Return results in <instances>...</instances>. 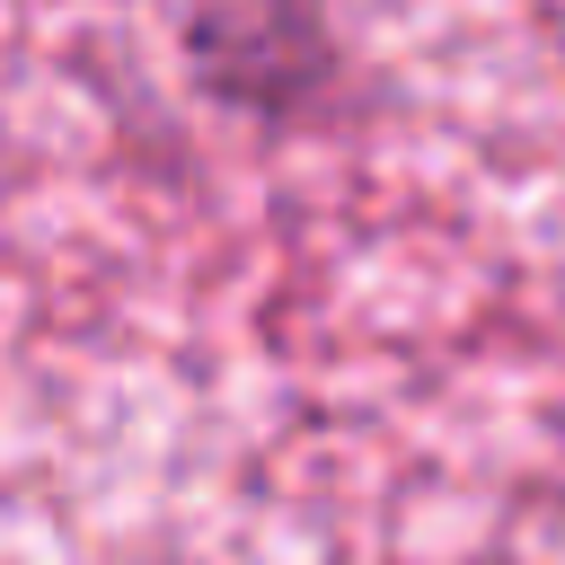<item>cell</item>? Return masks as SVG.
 <instances>
[{
    "mask_svg": "<svg viewBox=\"0 0 565 565\" xmlns=\"http://www.w3.org/2000/svg\"><path fill=\"white\" fill-rule=\"evenodd\" d=\"M185 71L238 115H300L335 88V26L318 0H194Z\"/></svg>",
    "mask_w": 565,
    "mask_h": 565,
    "instance_id": "1",
    "label": "cell"
}]
</instances>
